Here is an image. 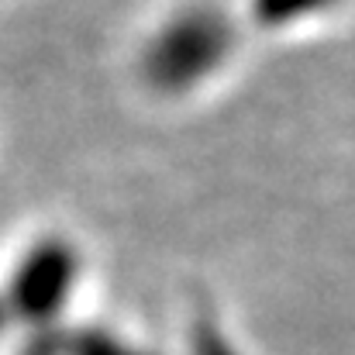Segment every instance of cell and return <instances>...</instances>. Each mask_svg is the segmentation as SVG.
Masks as SVG:
<instances>
[{"instance_id":"6da1fadb","label":"cell","mask_w":355,"mask_h":355,"mask_svg":"<svg viewBox=\"0 0 355 355\" xmlns=\"http://www.w3.org/2000/svg\"><path fill=\"white\" fill-rule=\"evenodd\" d=\"M232 49V28L214 10L176 14L141 55L145 80L162 94H180L211 76Z\"/></svg>"},{"instance_id":"7a4b0ae2","label":"cell","mask_w":355,"mask_h":355,"mask_svg":"<svg viewBox=\"0 0 355 355\" xmlns=\"http://www.w3.org/2000/svg\"><path fill=\"white\" fill-rule=\"evenodd\" d=\"M76 276H80V255L66 238L35 241L10 272V286H7L10 314L31 328L49 331L59 311L66 307Z\"/></svg>"},{"instance_id":"3957f363","label":"cell","mask_w":355,"mask_h":355,"mask_svg":"<svg viewBox=\"0 0 355 355\" xmlns=\"http://www.w3.org/2000/svg\"><path fill=\"white\" fill-rule=\"evenodd\" d=\"M59 355H152L131 342H121L118 335L101 328H76L59 331Z\"/></svg>"},{"instance_id":"277c9868","label":"cell","mask_w":355,"mask_h":355,"mask_svg":"<svg viewBox=\"0 0 355 355\" xmlns=\"http://www.w3.org/2000/svg\"><path fill=\"white\" fill-rule=\"evenodd\" d=\"M331 3L335 0H252V14H255L259 24L279 28V24L300 21L307 14H318V10H324Z\"/></svg>"},{"instance_id":"5b68a950","label":"cell","mask_w":355,"mask_h":355,"mask_svg":"<svg viewBox=\"0 0 355 355\" xmlns=\"http://www.w3.org/2000/svg\"><path fill=\"white\" fill-rule=\"evenodd\" d=\"M190 355H238L232 338L221 331V324L211 314H200L190 328Z\"/></svg>"},{"instance_id":"8992f818","label":"cell","mask_w":355,"mask_h":355,"mask_svg":"<svg viewBox=\"0 0 355 355\" xmlns=\"http://www.w3.org/2000/svg\"><path fill=\"white\" fill-rule=\"evenodd\" d=\"M21 355H59V331H45V335H38V338H31L28 345H24V352Z\"/></svg>"},{"instance_id":"52a82bcc","label":"cell","mask_w":355,"mask_h":355,"mask_svg":"<svg viewBox=\"0 0 355 355\" xmlns=\"http://www.w3.org/2000/svg\"><path fill=\"white\" fill-rule=\"evenodd\" d=\"M10 318H14V314H10V307H7V297H0V335L7 331V324H10Z\"/></svg>"}]
</instances>
